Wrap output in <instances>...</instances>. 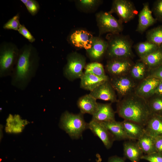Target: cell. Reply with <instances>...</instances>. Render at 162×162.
<instances>
[{"label": "cell", "instance_id": "obj_34", "mask_svg": "<svg viewBox=\"0 0 162 162\" xmlns=\"http://www.w3.org/2000/svg\"><path fill=\"white\" fill-rule=\"evenodd\" d=\"M152 11L157 20L162 21V0H157L154 2Z\"/></svg>", "mask_w": 162, "mask_h": 162}, {"label": "cell", "instance_id": "obj_35", "mask_svg": "<svg viewBox=\"0 0 162 162\" xmlns=\"http://www.w3.org/2000/svg\"><path fill=\"white\" fill-rule=\"evenodd\" d=\"M141 159L149 162H162V154L157 152L143 155Z\"/></svg>", "mask_w": 162, "mask_h": 162}, {"label": "cell", "instance_id": "obj_4", "mask_svg": "<svg viewBox=\"0 0 162 162\" xmlns=\"http://www.w3.org/2000/svg\"><path fill=\"white\" fill-rule=\"evenodd\" d=\"M59 125L73 139L80 138L83 132L88 129V123L81 112L74 114L65 111L61 115Z\"/></svg>", "mask_w": 162, "mask_h": 162}, {"label": "cell", "instance_id": "obj_6", "mask_svg": "<svg viewBox=\"0 0 162 162\" xmlns=\"http://www.w3.org/2000/svg\"><path fill=\"white\" fill-rule=\"evenodd\" d=\"M67 60V64L63 69L64 76L70 80L80 78L84 73L83 70L85 67V58L75 53L69 55Z\"/></svg>", "mask_w": 162, "mask_h": 162}, {"label": "cell", "instance_id": "obj_37", "mask_svg": "<svg viewBox=\"0 0 162 162\" xmlns=\"http://www.w3.org/2000/svg\"><path fill=\"white\" fill-rule=\"evenodd\" d=\"M98 1L95 0H81L79 1L81 6L86 8H91L98 4Z\"/></svg>", "mask_w": 162, "mask_h": 162}, {"label": "cell", "instance_id": "obj_12", "mask_svg": "<svg viewBox=\"0 0 162 162\" xmlns=\"http://www.w3.org/2000/svg\"><path fill=\"white\" fill-rule=\"evenodd\" d=\"M157 20L153 17L148 2L143 4V8L138 14V23L136 31L142 33L155 23Z\"/></svg>", "mask_w": 162, "mask_h": 162}, {"label": "cell", "instance_id": "obj_28", "mask_svg": "<svg viewBox=\"0 0 162 162\" xmlns=\"http://www.w3.org/2000/svg\"><path fill=\"white\" fill-rule=\"evenodd\" d=\"M146 35L147 41L159 46L162 44V26L148 30Z\"/></svg>", "mask_w": 162, "mask_h": 162}, {"label": "cell", "instance_id": "obj_11", "mask_svg": "<svg viewBox=\"0 0 162 162\" xmlns=\"http://www.w3.org/2000/svg\"><path fill=\"white\" fill-rule=\"evenodd\" d=\"M89 94L97 100L111 102H117L114 89L108 80L90 92Z\"/></svg>", "mask_w": 162, "mask_h": 162}, {"label": "cell", "instance_id": "obj_7", "mask_svg": "<svg viewBox=\"0 0 162 162\" xmlns=\"http://www.w3.org/2000/svg\"><path fill=\"white\" fill-rule=\"evenodd\" d=\"M97 20L100 34H118L123 30L122 23L109 12L98 13L97 15Z\"/></svg>", "mask_w": 162, "mask_h": 162}, {"label": "cell", "instance_id": "obj_18", "mask_svg": "<svg viewBox=\"0 0 162 162\" xmlns=\"http://www.w3.org/2000/svg\"><path fill=\"white\" fill-rule=\"evenodd\" d=\"M80 79L81 88L90 92L108 80L107 76L99 77L91 74L85 73H84Z\"/></svg>", "mask_w": 162, "mask_h": 162}, {"label": "cell", "instance_id": "obj_19", "mask_svg": "<svg viewBox=\"0 0 162 162\" xmlns=\"http://www.w3.org/2000/svg\"><path fill=\"white\" fill-rule=\"evenodd\" d=\"M5 130L8 133H18L22 131L26 125L29 122L22 118L18 114H10L6 120Z\"/></svg>", "mask_w": 162, "mask_h": 162}, {"label": "cell", "instance_id": "obj_2", "mask_svg": "<svg viewBox=\"0 0 162 162\" xmlns=\"http://www.w3.org/2000/svg\"><path fill=\"white\" fill-rule=\"evenodd\" d=\"M116 112L124 120L135 122L143 128L152 114L148 101L136 94H129L118 102Z\"/></svg>", "mask_w": 162, "mask_h": 162}, {"label": "cell", "instance_id": "obj_25", "mask_svg": "<svg viewBox=\"0 0 162 162\" xmlns=\"http://www.w3.org/2000/svg\"><path fill=\"white\" fill-rule=\"evenodd\" d=\"M143 153L149 154L156 152L154 146V138L144 133L136 142Z\"/></svg>", "mask_w": 162, "mask_h": 162}, {"label": "cell", "instance_id": "obj_30", "mask_svg": "<svg viewBox=\"0 0 162 162\" xmlns=\"http://www.w3.org/2000/svg\"><path fill=\"white\" fill-rule=\"evenodd\" d=\"M146 66L141 60L134 64L130 70L132 77L136 80L143 78L145 74Z\"/></svg>", "mask_w": 162, "mask_h": 162}, {"label": "cell", "instance_id": "obj_15", "mask_svg": "<svg viewBox=\"0 0 162 162\" xmlns=\"http://www.w3.org/2000/svg\"><path fill=\"white\" fill-rule=\"evenodd\" d=\"M93 38L90 33L81 30H76L70 36V40L75 46L87 50L92 46Z\"/></svg>", "mask_w": 162, "mask_h": 162}, {"label": "cell", "instance_id": "obj_1", "mask_svg": "<svg viewBox=\"0 0 162 162\" xmlns=\"http://www.w3.org/2000/svg\"><path fill=\"white\" fill-rule=\"evenodd\" d=\"M40 60L38 52L32 45L26 44L21 47L10 76L12 85L21 90L25 89L36 74Z\"/></svg>", "mask_w": 162, "mask_h": 162}, {"label": "cell", "instance_id": "obj_3", "mask_svg": "<svg viewBox=\"0 0 162 162\" xmlns=\"http://www.w3.org/2000/svg\"><path fill=\"white\" fill-rule=\"evenodd\" d=\"M110 34L107 37L108 45L106 52L110 59L131 58L133 55V42L130 37L120 34Z\"/></svg>", "mask_w": 162, "mask_h": 162}, {"label": "cell", "instance_id": "obj_42", "mask_svg": "<svg viewBox=\"0 0 162 162\" xmlns=\"http://www.w3.org/2000/svg\"><path fill=\"white\" fill-rule=\"evenodd\" d=\"M21 2L25 5L27 3L28 0H21Z\"/></svg>", "mask_w": 162, "mask_h": 162}, {"label": "cell", "instance_id": "obj_39", "mask_svg": "<svg viewBox=\"0 0 162 162\" xmlns=\"http://www.w3.org/2000/svg\"><path fill=\"white\" fill-rule=\"evenodd\" d=\"M153 73L152 76L162 80V66L155 70Z\"/></svg>", "mask_w": 162, "mask_h": 162}, {"label": "cell", "instance_id": "obj_22", "mask_svg": "<svg viewBox=\"0 0 162 162\" xmlns=\"http://www.w3.org/2000/svg\"><path fill=\"white\" fill-rule=\"evenodd\" d=\"M108 44L106 41L99 38H94L91 48L86 50L88 55L92 59H100L106 52Z\"/></svg>", "mask_w": 162, "mask_h": 162}, {"label": "cell", "instance_id": "obj_14", "mask_svg": "<svg viewBox=\"0 0 162 162\" xmlns=\"http://www.w3.org/2000/svg\"><path fill=\"white\" fill-rule=\"evenodd\" d=\"M160 81L152 76L147 77L137 87L135 94L146 99L155 94L156 89Z\"/></svg>", "mask_w": 162, "mask_h": 162}, {"label": "cell", "instance_id": "obj_13", "mask_svg": "<svg viewBox=\"0 0 162 162\" xmlns=\"http://www.w3.org/2000/svg\"><path fill=\"white\" fill-rule=\"evenodd\" d=\"M110 83L114 90L122 96L129 94L135 85L132 79L125 75L114 77Z\"/></svg>", "mask_w": 162, "mask_h": 162}, {"label": "cell", "instance_id": "obj_26", "mask_svg": "<svg viewBox=\"0 0 162 162\" xmlns=\"http://www.w3.org/2000/svg\"><path fill=\"white\" fill-rule=\"evenodd\" d=\"M160 47L154 52L140 58L146 66L153 68L162 63V50Z\"/></svg>", "mask_w": 162, "mask_h": 162}, {"label": "cell", "instance_id": "obj_23", "mask_svg": "<svg viewBox=\"0 0 162 162\" xmlns=\"http://www.w3.org/2000/svg\"><path fill=\"white\" fill-rule=\"evenodd\" d=\"M121 122L129 140H138L145 133L144 128L135 122L126 120Z\"/></svg>", "mask_w": 162, "mask_h": 162}, {"label": "cell", "instance_id": "obj_10", "mask_svg": "<svg viewBox=\"0 0 162 162\" xmlns=\"http://www.w3.org/2000/svg\"><path fill=\"white\" fill-rule=\"evenodd\" d=\"M88 129L102 141L106 148H110L115 140L112 134L99 122L92 119L88 123Z\"/></svg>", "mask_w": 162, "mask_h": 162}, {"label": "cell", "instance_id": "obj_32", "mask_svg": "<svg viewBox=\"0 0 162 162\" xmlns=\"http://www.w3.org/2000/svg\"><path fill=\"white\" fill-rule=\"evenodd\" d=\"M21 25L20 15L19 14H17L4 25L3 28L4 29L18 31Z\"/></svg>", "mask_w": 162, "mask_h": 162}, {"label": "cell", "instance_id": "obj_5", "mask_svg": "<svg viewBox=\"0 0 162 162\" xmlns=\"http://www.w3.org/2000/svg\"><path fill=\"white\" fill-rule=\"evenodd\" d=\"M20 49L15 44L3 42L0 46V77L11 76L17 60Z\"/></svg>", "mask_w": 162, "mask_h": 162}, {"label": "cell", "instance_id": "obj_17", "mask_svg": "<svg viewBox=\"0 0 162 162\" xmlns=\"http://www.w3.org/2000/svg\"><path fill=\"white\" fill-rule=\"evenodd\" d=\"M144 129L145 133L154 138L162 136V116L152 114Z\"/></svg>", "mask_w": 162, "mask_h": 162}, {"label": "cell", "instance_id": "obj_31", "mask_svg": "<svg viewBox=\"0 0 162 162\" xmlns=\"http://www.w3.org/2000/svg\"><path fill=\"white\" fill-rule=\"evenodd\" d=\"M152 114L162 116V97H158L148 101Z\"/></svg>", "mask_w": 162, "mask_h": 162}, {"label": "cell", "instance_id": "obj_27", "mask_svg": "<svg viewBox=\"0 0 162 162\" xmlns=\"http://www.w3.org/2000/svg\"><path fill=\"white\" fill-rule=\"evenodd\" d=\"M160 47L147 41L139 43L135 46L136 51L140 58L154 52Z\"/></svg>", "mask_w": 162, "mask_h": 162}, {"label": "cell", "instance_id": "obj_29", "mask_svg": "<svg viewBox=\"0 0 162 162\" xmlns=\"http://www.w3.org/2000/svg\"><path fill=\"white\" fill-rule=\"evenodd\" d=\"M85 68L84 73L91 74L99 77L107 76L103 65L100 63L97 62L90 63L86 66Z\"/></svg>", "mask_w": 162, "mask_h": 162}, {"label": "cell", "instance_id": "obj_8", "mask_svg": "<svg viewBox=\"0 0 162 162\" xmlns=\"http://www.w3.org/2000/svg\"><path fill=\"white\" fill-rule=\"evenodd\" d=\"M110 13H116L122 23L133 20L138 13L133 3L129 0H115L113 2Z\"/></svg>", "mask_w": 162, "mask_h": 162}, {"label": "cell", "instance_id": "obj_40", "mask_svg": "<svg viewBox=\"0 0 162 162\" xmlns=\"http://www.w3.org/2000/svg\"><path fill=\"white\" fill-rule=\"evenodd\" d=\"M107 162H125V161L121 157L117 156H113L109 158Z\"/></svg>", "mask_w": 162, "mask_h": 162}, {"label": "cell", "instance_id": "obj_24", "mask_svg": "<svg viewBox=\"0 0 162 162\" xmlns=\"http://www.w3.org/2000/svg\"><path fill=\"white\" fill-rule=\"evenodd\" d=\"M123 145L125 156L131 162H139L143 155V153L137 143L126 141Z\"/></svg>", "mask_w": 162, "mask_h": 162}, {"label": "cell", "instance_id": "obj_41", "mask_svg": "<svg viewBox=\"0 0 162 162\" xmlns=\"http://www.w3.org/2000/svg\"><path fill=\"white\" fill-rule=\"evenodd\" d=\"M155 94L162 96V80H160L155 90Z\"/></svg>", "mask_w": 162, "mask_h": 162}, {"label": "cell", "instance_id": "obj_38", "mask_svg": "<svg viewBox=\"0 0 162 162\" xmlns=\"http://www.w3.org/2000/svg\"><path fill=\"white\" fill-rule=\"evenodd\" d=\"M154 138V146L156 152L162 154V136Z\"/></svg>", "mask_w": 162, "mask_h": 162}, {"label": "cell", "instance_id": "obj_20", "mask_svg": "<svg viewBox=\"0 0 162 162\" xmlns=\"http://www.w3.org/2000/svg\"><path fill=\"white\" fill-rule=\"evenodd\" d=\"M77 104L80 112L83 114L88 113L92 115L97 108L98 103L97 99L89 94L80 97Z\"/></svg>", "mask_w": 162, "mask_h": 162}, {"label": "cell", "instance_id": "obj_21", "mask_svg": "<svg viewBox=\"0 0 162 162\" xmlns=\"http://www.w3.org/2000/svg\"><path fill=\"white\" fill-rule=\"evenodd\" d=\"M99 122L107 129L112 136L115 140L129 139L124 131L121 122H117L116 120Z\"/></svg>", "mask_w": 162, "mask_h": 162}, {"label": "cell", "instance_id": "obj_9", "mask_svg": "<svg viewBox=\"0 0 162 162\" xmlns=\"http://www.w3.org/2000/svg\"><path fill=\"white\" fill-rule=\"evenodd\" d=\"M130 58L110 59L107 62L106 69L114 77L125 75L134 64Z\"/></svg>", "mask_w": 162, "mask_h": 162}, {"label": "cell", "instance_id": "obj_16", "mask_svg": "<svg viewBox=\"0 0 162 162\" xmlns=\"http://www.w3.org/2000/svg\"><path fill=\"white\" fill-rule=\"evenodd\" d=\"M92 116V119L98 122L115 120V112L110 103H98L97 108Z\"/></svg>", "mask_w": 162, "mask_h": 162}, {"label": "cell", "instance_id": "obj_43", "mask_svg": "<svg viewBox=\"0 0 162 162\" xmlns=\"http://www.w3.org/2000/svg\"><path fill=\"white\" fill-rule=\"evenodd\" d=\"M160 47H161V49H162V44L161 45V46H160Z\"/></svg>", "mask_w": 162, "mask_h": 162}, {"label": "cell", "instance_id": "obj_33", "mask_svg": "<svg viewBox=\"0 0 162 162\" xmlns=\"http://www.w3.org/2000/svg\"><path fill=\"white\" fill-rule=\"evenodd\" d=\"M25 5L28 11L33 16L38 13L40 8L38 2L35 0H28Z\"/></svg>", "mask_w": 162, "mask_h": 162}, {"label": "cell", "instance_id": "obj_36", "mask_svg": "<svg viewBox=\"0 0 162 162\" xmlns=\"http://www.w3.org/2000/svg\"><path fill=\"white\" fill-rule=\"evenodd\" d=\"M18 31L30 42L33 43L35 41V38L24 25L21 24Z\"/></svg>", "mask_w": 162, "mask_h": 162}]
</instances>
